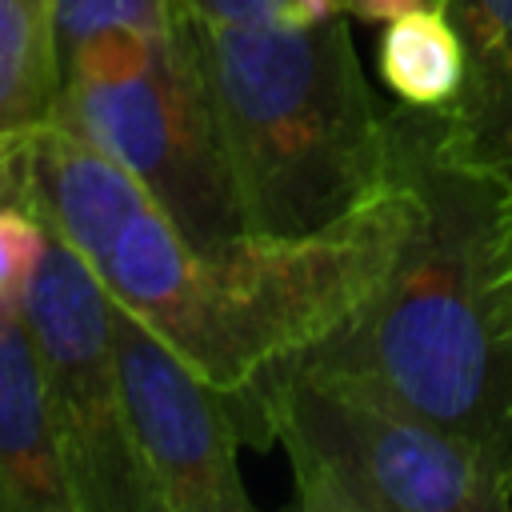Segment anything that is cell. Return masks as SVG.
Wrapping results in <instances>:
<instances>
[{
  "instance_id": "2",
  "label": "cell",
  "mask_w": 512,
  "mask_h": 512,
  "mask_svg": "<svg viewBox=\"0 0 512 512\" xmlns=\"http://www.w3.org/2000/svg\"><path fill=\"white\" fill-rule=\"evenodd\" d=\"M172 24L208 96L244 232H320L404 176L400 116L376 108L348 12L304 24Z\"/></svg>"
},
{
  "instance_id": "4",
  "label": "cell",
  "mask_w": 512,
  "mask_h": 512,
  "mask_svg": "<svg viewBox=\"0 0 512 512\" xmlns=\"http://www.w3.org/2000/svg\"><path fill=\"white\" fill-rule=\"evenodd\" d=\"M240 436L280 444L300 512H500L512 464L308 360H284L236 408Z\"/></svg>"
},
{
  "instance_id": "10",
  "label": "cell",
  "mask_w": 512,
  "mask_h": 512,
  "mask_svg": "<svg viewBox=\"0 0 512 512\" xmlns=\"http://www.w3.org/2000/svg\"><path fill=\"white\" fill-rule=\"evenodd\" d=\"M60 88V0H0V156L52 124Z\"/></svg>"
},
{
  "instance_id": "11",
  "label": "cell",
  "mask_w": 512,
  "mask_h": 512,
  "mask_svg": "<svg viewBox=\"0 0 512 512\" xmlns=\"http://www.w3.org/2000/svg\"><path fill=\"white\" fill-rule=\"evenodd\" d=\"M376 60L392 96L416 112L448 108L464 84V44L436 4L384 20Z\"/></svg>"
},
{
  "instance_id": "15",
  "label": "cell",
  "mask_w": 512,
  "mask_h": 512,
  "mask_svg": "<svg viewBox=\"0 0 512 512\" xmlns=\"http://www.w3.org/2000/svg\"><path fill=\"white\" fill-rule=\"evenodd\" d=\"M340 4V12H348V16H360V20H392V16H400V12H408V8H420V4H432V0H336Z\"/></svg>"
},
{
  "instance_id": "8",
  "label": "cell",
  "mask_w": 512,
  "mask_h": 512,
  "mask_svg": "<svg viewBox=\"0 0 512 512\" xmlns=\"http://www.w3.org/2000/svg\"><path fill=\"white\" fill-rule=\"evenodd\" d=\"M464 44V84L440 112H416L428 152L452 168L512 180V0H432Z\"/></svg>"
},
{
  "instance_id": "14",
  "label": "cell",
  "mask_w": 512,
  "mask_h": 512,
  "mask_svg": "<svg viewBox=\"0 0 512 512\" xmlns=\"http://www.w3.org/2000/svg\"><path fill=\"white\" fill-rule=\"evenodd\" d=\"M340 12L336 0H172V16L200 24H304Z\"/></svg>"
},
{
  "instance_id": "13",
  "label": "cell",
  "mask_w": 512,
  "mask_h": 512,
  "mask_svg": "<svg viewBox=\"0 0 512 512\" xmlns=\"http://www.w3.org/2000/svg\"><path fill=\"white\" fill-rule=\"evenodd\" d=\"M484 296L492 324L512 356V180H500L484 224Z\"/></svg>"
},
{
  "instance_id": "5",
  "label": "cell",
  "mask_w": 512,
  "mask_h": 512,
  "mask_svg": "<svg viewBox=\"0 0 512 512\" xmlns=\"http://www.w3.org/2000/svg\"><path fill=\"white\" fill-rule=\"evenodd\" d=\"M120 164L192 244L244 232L208 96L172 28H108L64 60L52 116Z\"/></svg>"
},
{
  "instance_id": "3",
  "label": "cell",
  "mask_w": 512,
  "mask_h": 512,
  "mask_svg": "<svg viewBox=\"0 0 512 512\" xmlns=\"http://www.w3.org/2000/svg\"><path fill=\"white\" fill-rule=\"evenodd\" d=\"M400 128L424 192L420 220L388 280L300 360L512 464V356L484 296V224L500 180L436 160L412 108Z\"/></svg>"
},
{
  "instance_id": "9",
  "label": "cell",
  "mask_w": 512,
  "mask_h": 512,
  "mask_svg": "<svg viewBox=\"0 0 512 512\" xmlns=\"http://www.w3.org/2000/svg\"><path fill=\"white\" fill-rule=\"evenodd\" d=\"M0 512H76L24 308L0 304Z\"/></svg>"
},
{
  "instance_id": "7",
  "label": "cell",
  "mask_w": 512,
  "mask_h": 512,
  "mask_svg": "<svg viewBox=\"0 0 512 512\" xmlns=\"http://www.w3.org/2000/svg\"><path fill=\"white\" fill-rule=\"evenodd\" d=\"M112 340L152 512H248L252 500L236 460L240 424L228 392L116 300Z\"/></svg>"
},
{
  "instance_id": "1",
  "label": "cell",
  "mask_w": 512,
  "mask_h": 512,
  "mask_svg": "<svg viewBox=\"0 0 512 512\" xmlns=\"http://www.w3.org/2000/svg\"><path fill=\"white\" fill-rule=\"evenodd\" d=\"M20 164L48 228L92 264L120 308L228 392L232 412L388 280L424 208L408 160L392 188L320 232L192 244L120 164L56 124L24 144Z\"/></svg>"
},
{
  "instance_id": "12",
  "label": "cell",
  "mask_w": 512,
  "mask_h": 512,
  "mask_svg": "<svg viewBox=\"0 0 512 512\" xmlns=\"http://www.w3.org/2000/svg\"><path fill=\"white\" fill-rule=\"evenodd\" d=\"M108 28L164 32L172 28V0H60V48L64 60L76 44Z\"/></svg>"
},
{
  "instance_id": "6",
  "label": "cell",
  "mask_w": 512,
  "mask_h": 512,
  "mask_svg": "<svg viewBox=\"0 0 512 512\" xmlns=\"http://www.w3.org/2000/svg\"><path fill=\"white\" fill-rule=\"evenodd\" d=\"M24 320L76 512H152L124 412L112 296L92 264L52 228L24 292Z\"/></svg>"
}]
</instances>
